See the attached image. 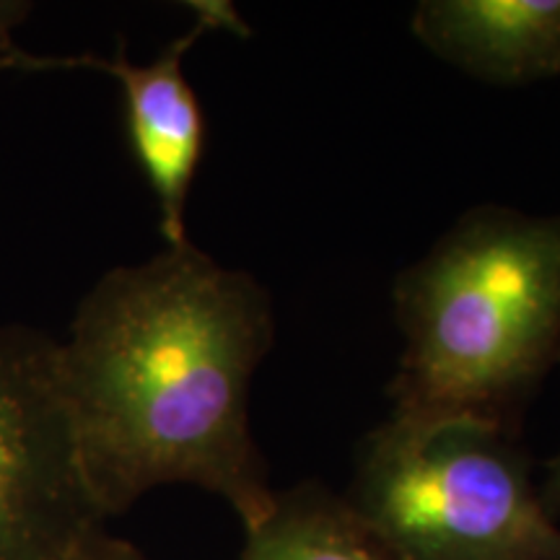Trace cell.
Listing matches in <instances>:
<instances>
[{"label": "cell", "mask_w": 560, "mask_h": 560, "mask_svg": "<svg viewBox=\"0 0 560 560\" xmlns=\"http://www.w3.org/2000/svg\"><path fill=\"white\" fill-rule=\"evenodd\" d=\"M276 342L272 299L192 242L91 285L58 342L73 459L102 520L161 486L221 495L244 529L278 490L252 436L249 389Z\"/></svg>", "instance_id": "6da1fadb"}, {"label": "cell", "mask_w": 560, "mask_h": 560, "mask_svg": "<svg viewBox=\"0 0 560 560\" xmlns=\"http://www.w3.org/2000/svg\"><path fill=\"white\" fill-rule=\"evenodd\" d=\"M392 301L405 348L389 418L520 436L560 363V213L470 208L397 276Z\"/></svg>", "instance_id": "7a4b0ae2"}, {"label": "cell", "mask_w": 560, "mask_h": 560, "mask_svg": "<svg viewBox=\"0 0 560 560\" xmlns=\"http://www.w3.org/2000/svg\"><path fill=\"white\" fill-rule=\"evenodd\" d=\"M346 501L405 560H560L529 452L490 425L387 418L361 439Z\"/></svg>", "instance_id": "3957f363"}, {"label": "cell", "mask_w": 560, "mask_h": 560, "mask_svg": "<svg viewBox=\"0 0 560 560\" xmlns=\"http://www.w3.org/2000/svg\"><path fill=\"white\" fill-rule=\"evenodd\" d=\"M102 524L62 416L58 340L0 325V560H66Z\"/></svg>", "instance_id": "277c9868"}, {"label": "cell", "mask_w": 560, "mask_h": 560, "mask_svg": "<svg viewBox=\"0 0 560 560\" xmlns=\"http://www.w3.org/2000/svg\"><path fill=\"white\" fill-rule=\"evenodd\" d=\"M195 24L161 50L145 66L125 58L100 55H70V58H42L24 52L16 70L37 73L45 68H91L107 73L122 89L125 115H128L130 149L140 172L149 182L159 206V223L166 247L187 240V200L202 149H206V115L198 94L185 75V55L210 30L247 34L240 13L229 3H192Z\"/></svg>", "instance_id": "5b68a950"}, {"label": "cell", "mask_w": 560, "mask_h": 560, "mask_svg": "<svg viewBox=\"0 0 560 560\" xmlns=\"http://www.w3.org/2000/svg\"><path fill=\"white\" fill-rule=\"evenodd\" d=\"M410 32L439 60L493 86L560 75V0H420Z\"/></svg>", "instance_id": "8992f818"}, {"label": "cell", "mask_w": 560, "mask_h": 560, "mask_svg": "<svg viewBox=\"0 0 560 560\" xmlns=\"http://www.w3.org/2000/svg\"><path fill=\"white\" fill-rule=\"evenodd\" d=\"M240 560H405L325 482L278 490L268 514L252 524Z\"/></svg>", "instance_id": "52a82bcc"}, {"label": "cell", "mask_w": 560, "mask_h": 560, "mask_svg": "<svg viewBox=\"0 0 560 560\" xmlns=\"http://www.w3.org/2000/svg\"><path fill=\"white\" fill-rule=\"evenodd\" d=\"M66 560H149L136 545L112 537L102 527H94L83 540L70 550Z\"/></svg>", "instance_id": "ba28073f"}, {"label": "cell", "mask_w": 560, "mask_h": 560, "mask_svg": "<svg viewBox=\"0 0 560 560\" xmlns=\"http://www.w3.org/2000/svg\"><path fill=\"white\" fill-rule=\"evenodd\" d=\"M32 3H21V0H0V70H16L21 55L24 50H19L13 45V30L30 16Z\"/></svg>", "instance_id": "9c48e42d"}, {"label": "cell", "mask_w": 560, "mask_h": 560, "mask_svg": "<svg viewBox=\"0 0 560 560\" xmlns=\"http://www.w3.org/2000/svg\"><path fill=\"white\" fill-rule=\"evenodd\" d=\"M540 501L552 522L560 520V452L545 465V480L537 486Z\"/></svg>", "instance_id": "30bf717a"}]
</instances>
